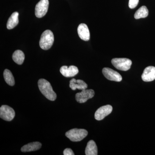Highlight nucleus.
<instances>
[{
  "label": "nucleus",
  "instance_id": "1",
  "mask_svg": "<svg viewBox=\"0 0 155 155\" xmlns=\"http://www.w3.org/2000/svg\"><path fill=\"white\" fill-rule=\"evenodd\" d=\"M38 86L42 94L48 99L54 101L57 98V94L54 91L51 84L45 79H39L38 81Z\"/></svg>",
  "mask_w": 155,
  "mask_h": 155
},
{
  "label": "nucleus",
  "instance_id": "2",
  "mask_svg": "<svg viewBox=\"0 0 155 155\" xmlns=\"http://www.w3.org/2000/svg\"><path fill=\"white\" fill-rule=\"evenodd\" d=\"M54 42V35L50 30L45 31L42 34L39 41V45L42 49H49L53 45Z\"/></svg>",
  "mask_w": 155,
  "mask_h": 155
},
{
  "label": "nucleus",
  "instance_id": "3",
  "mask_svg": "<svg viewBox=\"0 0 155 155\" xmlns=\"http://www.w3.org/2000/svg\"><path fill=\"white\" fill-rule=\"evenodd\" d=\"M88 134L87 130L84 129L74 128L66 133V136L70 140L73 142H78L85 138Z\"/></svg>",
  "mask_w": 155,
  "mask_h": 155
},
{
  "label": "nucleus",
  "instance_id": "4",
  "mask_svg": "<svg viewBox=\"0 0 155 155\" xmlns=\"http://www.w3.org/2000/svg\"><path fill=\"white\" fill-rule=\"evenodd\" d=\"M111 62L115 68L121 71L129 70L132 64V61L127 58H114Z\"/></svg>",
  "mask_w": 155,
  "mask_h": 155
},
{
  "label": "nucleus",
  "instance_id": "5",
  "mask_svg": "<svg viewBox=\"0 0 155 155\" xmlns=\"http://www.w3.org/2000/svg\"><path fill=\"white\" fill-rule=\"evenodd\" d=\"M49 7L48 0H40L36 5L35 15L38 18H41L47 13Z\"/></svg>",
  "mask_w": 155,
  "mask_h": 155
},
{
  "label": "nucleus",
  "instance_id": "6",
  "mask_svg": "<svg viewBox=\"0 0 155 155\" xmlns=\"http://www.w3.org/2000/svg\"><path fill=\"white\" fill-rule=\"evenodd\" d=\"M14 109L8 106L2 105L0 108V117L6 121H11L15 117Z\"/></svg>",
  "mask_w": 155,
  "mask_h": 155
},
{
  "label": "nucleus",
  "instance_id": "7",
  "mask_svg": "<svg viewBox=\"0 0 155 155\" xmlns=\"http://www.w3.org/2000/svg\"><path fill=\"white\" fill-rule=\"evenodd\" d=\"M95 94L94 91L92 89H84L81 92L75 95V99L78 102L84 103L93 97Z\"/></svg>",
  "mask_w": 155,
  "mask_h": 155
},
{
  "label": "nucleus",
  "instance_id": "8",
  "mask_svg": "<svg viewBox=\"0 0 155 155\" xmlns=\"http://www.w3.org/2000/svg\"><path fill=\"white\" fill-rule=\"evenodd\" d=\"M102 72L108 80L119 82L122 80V77L118 72L110 69V68H104Z\"/></svg>",
  "mask_w": 155,
  "mask_h": 155
},
{
  "label": "nucleus",
  "instance_id": "9",
  "mask_svg": "<svg viewBox=\"0 0 155 155\" xmlns=\"http://www.w3.org/2000/svg\"><path fill=\"white\" fill-rule=\"evenodd\" d=\"M113 111V107L110 105L102 106L99 108L95 113V119L97 120H101L111 114Z\"/></svg>",
  "mask_w": 155,
  "mask_h": 155
},
{
  "label": "nucleus",
  "instance_id": "10",
  "mask_svg": "<svg viewBox=\"0 0 155 155\" xmlns=\"http://www.w3.org/2000/svg\"><path fill=\"white\" fill-rule=\"evenodd\" d=\"M142 79L145 82H149L155 79V67H148L145 69L141 76Z\"/></svg>",
  "mask_w": 155,
  "mask_h": 155
},
{
  "label": "nucleus",
  "instance_id": "11",
  "mask_svg": "<svg viewBox=\"0 0 155 155\" xmlns=\"http://www.w3.org/2000/svg\"><path fill=\"white\" fill-rule=\"evenodd\" d=\"M60 72L65 77H74L78 73V69L74 66H70L68 67L64 66L61 67Z\"/></svg>",
  "mask_w": 155,
  "mask_h": 155
},
{
  "label": "nucleus",
  "instance_id": "12",
  "mask_svg": "<svg viewBox=\"0 0 155 155\" xmlns=\"http://www.w3.org/2000/svg\"><path fill=\"white\" fill-rule=\"evenodd\" d=\"M78 33L81 39L88 41L90 38V34L88 27L86 24L81 23L78 27Z\"/></svg>",
  "mask_w": 155,
  "mask_h": 155
},
{
  "label": "nucleus",
  "instance_id": "13",
  "mask_svg": "<svg viewBox=\"0 0 155 155\" xmlns=\"http://www.w3.org/2000/svg\"><path fill=\"white\" fill-rule=\"evenodd\" d=\"M69 87L72 90H75L76 89L83 90L87 88V85L83 80L80 79L76 80L75 78H72L70 80Z\"/></svg>",
  "mask_w": 155,
  "mask_h": 155
},
{
  "label": "nucleus",
  "instance_id": "14",
  "mask_svg": "<svg viewBox=\"0 0 155 155\" xmlns=\"http://www.w3.org/2000/svg\"><path fill=\"white\" fill-rule=\"evenodd\" d=\"M41 147V144L39 142H34L23 146L21 148V150L22 152H28L37 150L40 149Z\"/></svg>",
  "mask_w": 155,
  "mask_h": 155
},
{
  "label": "nucleus",
  "instance_id": "15",
  "mask_svg": "<svg viewBox=\"0 0 155 155\" xmlns=\"http://www.w3.org/2000/svg\"><path fill=\"white\" fill-rule=\"evenodd\" d=\"M19 13L17 12H14L9 18L7 24V28L11 29L16 27L19 23Z\"/></svg>",
  "mask_w": 155,
  "mask_h": 155
},
{
  "label": "nucleus",
  "instance_id": "16",
  "mask_svg": "<svg viewBox=\"0 0 155 155\" xmlns=\"http://www.w3.org/2000/svg\"><path fill=\"white\" fill-rule=\"evenodd\" d=\"M85 153L86 155H97V148L95 142L94 140H90L87 143L85 148Z\"/></svg>",
  "mask_w": 155,
  "mask_h": 155
},
{
  "label": "nucleus",
  "instance_id": "17",
  "mask_svg": "<svg viewBox=\"0 0 155 155\" xmlns=\"http://www.w3.org/2000/svg\"><path fill=\"white\" fill-rule=\"evenodd\" d=\"M13 61L19 65L23 64L25 59V55L22 51L20 50H17L12 55Z\"/></svg>",
  "mask_w": 155,
  "mask_h": 155
},
{
  "label": "nucleus",
  "instance_id": "18",
  "mask_svg": "<svg viewBox=\"0 0 155 155\" xmlns=\"http://www.w3.org/2000/svg\"><path fill=\"white\" fill-rule=\"evenodd\" d=\"M148 10L146 6H142L141 8L137 10L134 14V17L136 19L144 18L147 17L148 15Z\"/></svg>",
  "mask_w": 155,
  "mask_h": 155
},
{
  "label": "nucleus",
  "instance_id": "19",
  "mask_svg": "<svg viewBox=\"0 0 155 155\" xmlns=\"http://www.w3.org/2000/svg\"><path fill=\"white\" fill-rule=\"evenodd\" d=\"M4 77L6 83L10 86H14L15 84V80L12 73L8 69L4 71Z\"/></svg>",
  "mask_w": 155,
  "mask_h": 155
},
{
  "label": "nucleus",
  "instance_id": "20",
  "mask_svg": "<svg viewBox=\"0 0 155 155\" xmlns=\"http://www.w3.org/2000/svg\"><path fill=\"white\" fill-rule=\"evenodd\" d=\"M139 0H129L128 6L130 9H134L137 6Z\"/></svg>",
  "mask_w": 155,
  "mask_h": 155
},
{
  "label": "nucleus",
  "instance_id": "21",
  "mask_svg": "<svg viewBox=\"0 0 155 155\" xmlns=\"http://www.w3.org/2000/svg\"><path fill=\"white\" fill-rule=\"evenodd\" d=\"M64 155H75V153H73L71 149L67 148L64 150Z\"/></svg>",
  "mask_w": 155,
  "mask_h": 155
}]
</instances>
